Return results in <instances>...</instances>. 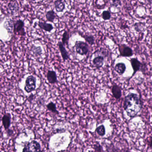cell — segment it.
<instances>
[{"mask_svg": "<svg viewBox=\"0 0 152 152\" xmlns=\"http://www.w3.org/2000/svg\"><path fill=\"white\" fill-rule=\"evenodd\" d=\"M105 58L104 56L99 55L94 58L93 60V64L97 69L101 68L104 65Z\"/></svg>", "mask_w": 152, "mask_h": 152, "instance_id": "obj_11", "label": "cell"}, {"mask_svg": "<svg viewBox=\"0 0 152 152\" xmlns=\"http://www.w3.org/2000/svg\"><path fill=\"white\" fill-rule=\"evenodd\" d=\"M94 149L95 152H101V151H104L102 148V146L101 145L99 144V142H97L96 144L94 145Z\"/></svg>", "mask_w": 152, "mask_h": 152, "instance_id": "obj_25", "label": "cell"}, {"mask_svg": "<svg viewBox=\"0 0 152 152\" xmlns=\"http://www.w3.org/2000/svg\"><path fill=\"white\" fill-rule=\"evenodd\" d=\"M54 6L56 11L62 12L65 8V4L62 0H56L54 2Z\"/></svg>", "mask_w": 152, "mask_h": 152, "instance_id": "obj_17", "label": "cell"}, {"mask_svg": "<svg viewBox=\"0 0 152 152\" xmlns=\"http://www.w3.org/2000/svg\"><path fill=\"white\" fill-rule=\"evenodd\" d=\"M58 46L60 52L61 56H62V59L64 62L69 59L70 58L69 53L66 50L65 47H64V45L62 43V42H59L58 43Z\"/></svg>", "mask_w": 152, "mask_h": 152, "instance_id": "obj_10", "label": "cell"}, {"mask_svg": "<svg viewBox=\"0 0 152 152\" xmlns=\"http://www.w3.org/2000/svg\"><path fill=\"white\" fill-rule=\"evenodd\" d=\"M112 93L113 97L117 99H120L122 97V90L121 88L116 84H114L112 88Z\"/></svg>", "mask_w": 152, "mask_h": 152, "instance_id": "obj_12", "label": "cell"}, {"mask_svg": "<svg viewBox=\"0 0 152 152\" xmlns=\"http://www.w3.org/2000/svg\"><path fill=\"white\" fill-rule=\"evenodd\" d=\"M123 107L128 117L130 118L136 117L142 108V104L139 95L133 93H129L125 96Z\"/></svg>", "mask_w": 152, "mask_h": 152, "instance_id": "obj_1", "label": "cell"}, {"mask_svg": "<svg viewBox=\"0 0 152 152\" xmlns=\"http://www.w3.org/2000/svg\"><path fill=\"white\" fill-rule=\"evenodd\" d=\"M96 131L97 134H99L100 136H103L106 134V129L103 124L97 127L96 129Z\"/></svg>", "mask_w": 152, "mask_h": 152, "instance_id": "obj_21", "label": "cell"}, {"mask_svg": "<svg viewBox=\"0 0 152 152\" xmlns=\"http://www.w3.org/2000/svg\"><path fill=\"white\" fill-rule=\"evenodd\" d=\"M102 17L104 20H108L111 18V15L109 11H105L102 12Z\"/></svg>", "mask_w": 152, "mask_h": 152, "instance_id": "obj_24", "label": "cell"}, {"mask_svg": "<svg viewBox=\"0 0 152 152\" xmlns=\"http://www.w3.org/2000/svg\"><path fill=\"white\" fill-rule=\"evenodd\" d=\"M39 28L42 30H44L46 32H50L53 29V25L51 24L48 23H43V22H39L38 24Z\"/></svg>", "mask_w": 152, "mask_h": 152, "instance_id": "obj_15", "label": "cell"}, {"mask_svg": "<svg viewBox=\"0 0 152 152\" xmlns=\"http://www.w3.org/2000/svg\"><path fill=\"white\" fill-rule=\"evenodd\" d=\"M126 67L125 64L122 63L117 64L114 67V70L119 75H122L125 73Z\"/></svg>", "mask_w": 152, "mask_h": 152, "instance_id": "obj_16", "label": "cell"}, {"mask_svg": "<svg viewBox=\"0 0 152 152\" xmlns=\"http://www.w3.org/2000/svg\"><path fill=\"white\" fill-rule=\"evenodd\" d=\"M31 51L36 56H41L42 54V48L40 47H36L33 46L31 48Z\"/></svg>", "mask_w": 152, "mask_h": 152, "instance_id": "obj_20", "label": "cell"}, {"mask_svg": "<svg viewBox=\"0 0 152 152\" xmlns=\"http://www.w3.org/2000/svg\"><path fill=\"white\" fill-rule=\"evenodd\" d=\"M148 146L150 148H152V136L149 138L148 141Z\"/></svg>", "mask_w": 152, "mask_h": 152, "instance_id": "obj_26", "label": "cell"}, {"mask_svg": "<svg viewBox=\"0 0 152 152\" xmlns=\"http://www.w3.org/2000/svg\"><path fill=\"white\" fill-rule=\"evenodd\" d=\"M41 146L40 143L37 141H32L25 146L23 152H40Z\"/></svg>", "mask_w": 152, "mask_h": 152, "instance_id": "obj_5", "label": "cell"}, {"mask_svg": "<svg viewBox=\"0 0 152 152\" xmlns=\"http://www.w3.org/2000/svg\"><path fill=\"white\" fill-rule=\"evenodd\" d=\"M31 1H35L36 0H31Z\"/></svg>", "mask_w": 152, "mask_h": 152, "instance_id": "obj_28", "label": "cell"}, {"mask_svg": "<svg viewBox=\"0 0 152 152\" xmlns=\"http://www.w3.org/2000/svg\"><path fill=\"white\" fill-rule=\"evenodd\" d=\"M70 39V35L67 31H64L62 35V42L63 45H68V42Z\"/></svg>", "mask_w": 152, "mask_h": 152, "instance_id": "obj_22", "label": "cell"}, {"mask_svg": "<svg viewBox=\"0 0 152 152\" xmlns=\"http://www.w3.org/2000/svg\"><path fill=\"white\" fill-rule=\"evenodd\" d=\"M36 88V78L33 76H30L25 80L24 89L27 93H31L35 90Z\"/></svg>", "mask_w": 152, "mask_h": 152, "instance_id": "obj_3", "label": "cell"}, {"mask_svg": "<svg viewBox=\"0 0 152 152\" xmlns=\"http://www.w3.org/2000/svg\"><path fill=\"white\" fill-rule=\"evenodd\" d=\"M85 39L87 42L91 45H94V44L95 39L93 35H85L82 36Z\"/></svg>", "mask_w": 152, "mask_h": 152, "instance_id": "obj_23", "label": "cell"}, {"mask_svg": "<svg viewBox=\"0 0 152 152\" xmlns=\"http://www.w3.org/2000/svg\"><path fill=\"white\" fill-rule=\"evenodd\" d=\"M119 52L121 56L130 57L134 54L133 49L125 44H121L118 46Z\"/></svg>", "mask_w": 152, "mask_h": 152, "instance_id": "obj_6", "label": "cell"}, {"mask_svg": "<svg viewBox=\"0 0 152 152\" xmlns=\"http://www.w3.org/2000/svg\"><path fill=\"white\" fill-rule=\"evenodd\" d=\"M14 23L13 20L10 19L5 22L4 27L7 30L8 34L12 35L13 33L14 30Z\"/></svg>", "mask_w": 152, "mask_h": 152, "instance_id": "obj_14", "label": "cell"}, {"mask_svg": "<svg viewBox=\"0 0 152 152\" xmlns=\"http://www.w3.org/2000/svg\"><path fill=\"white\" fill-rule=\"evenodd\" d=\"M2 124L5 129H8L11 124V115L7 113L3 116L2 118Z\"/></svg>", "mask_w": 152, "mask_h": 152, "instance_id": "obj_13", "label": "cell"}, {"mask_svg": "<svg viewBox=\"0 0 152 152\" xmlns=\"http://www.w3.org/2000/svg\"><path fill=\"white\" fill-rule=\"evenodd\" d=\"M46 76L47 79L50 84H55L58 82L57 74L55 71L49 70Z\"/></svg>", "mask_w": 152, "mask_h": 152, "instance_id": "obj_8", "label": "cell"}, {"mask_svg": "<svg viewBox=\"0 0 152 152\" xmlns=\"http://www.w3.org/2000/svg\"><path fill=\"white\" fill-rule=\"evenodd\" d=\"M76 52L81 55H85L88 53L89 47L87 43L84 42L77 41L75 42Z\"/></svg>", "mask_w": 152, "mask_h": 152, "instance_id": "obj_2", "label": "cell"}, {"mask_svg": "<svg viewBox=\"0 0 152 152\" xmlns=\"http://www.w3.org/2000/svg\"><path fill=\"white\" fill-rule=\"evenodd\" d=\"M25 23L22 20L19 19L14 23L13 33L18 35L24 36L26 35L25 30Z\"/></svg>", "mask_w": 152, "mask_h": 152, "instance_id": "obj_4", "label": "cell"}, {"mask_svg": "<svg viewBox=\"0 0 152 152\" xmlns=\"http://www.w3.org/2000/svg\"><path fill=\"white\" fill-rule=\"evenodd\" d=\"M46 107L48 110L51 112L53 113L56 114H59L58 111L57 110V107H56V104L54 103L53 102H50L46 105Z\"/></svg>", "mask_w": 152, "mask_h": 152, "instance_id": "obj_19", "label": "cell"}, {"mask_svg": "<svg viewBox=\"0 0 152 152\" xmlns=\"http://www.w3.org/2000/svg\"><path fill=\"white\" fill-rule=\"evenodd\" d=\"M147 1L149 5H151L152 4V0H147Z\"/></svg>", "mask_w": 152, "mask_h": 152, "instance_id": "obj_27", "label": "cell"}, {"mask_svg": "<svg viewBox=\"0 0 152 152\" xmlns=\"http://www.w3.org/2000/svg\"><path fill=\"white\" fill-rule=\"evenodd\" d=\"M130 63L132 65V68L134 70L133 75H134L138 71H140L141 67H142V64L137 58H132L130 59Z\"/></svg>", "mask_w": 152, "mask_h": 152, "instance_id": "obj_9", "label": "cell"}, {"mask_svg": "<svg viewBox=\"0 0 152 152\" xmlns=\"http://www.w3.org/2000/svg\"><path fill=\"white\" fill-rule=\"evenodd\" d=\"M8 13L11 15H14L19 10V6L17 0H11L8 4Z\"/></svg>", "mask_w": 152, "mask_h": 152, "instance_id": "obj_7", "label": "cell"}, {"mask_svg": "<svg viewBox=\"0 0 152 152\" xmlns=\"http://www.w3.org/2000/svg\"><path fill=\"white\" fill-rule=\"evenodd\" d=\"M46 18L49 22L53 23L54 20L57 17V14L53 10H50L46 13Z\"/></svg>", "mask_w": 152, "mask_h": 152, "instance_id": "obj_18", "label": "cell"}]
</instances>
